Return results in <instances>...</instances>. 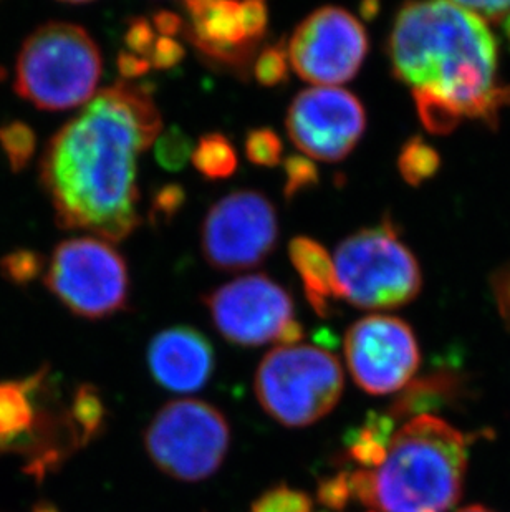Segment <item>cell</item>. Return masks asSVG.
Wrapping results in <instances>:
<instances>
[{"instance_id":"obj_1","label":"cell","mask_w":510,"mask_h":512,"mask_svg":"<svg viewBox=\"0 0 510 512\" xmlns=\"http://www.w3.org/2000/svg\"><path fill=\"white\" fill-rule=\"evenodd\" d=\"M163 131L150 90L116 82L45 146L39 179L62 229L120 242L140 226L138 160Z\"/></svg>"},{"instance_id":"obj_2","label":"cell","mask_w":510,"mask_h":512,"mask_svg":"<svg viewBox=\"0 0 510 512\" xmlns=\"http://www.w3.org/2000/svg\"><path fill=\"white\" fill-rule=\"evenodd\" d=\"M388 57L395 77L413 88L426 130L446 135L462 120L494 125L510 103L499 78L496 37L464 2H413L396 14Z\"/></svg>"},{"instance_id":"obj_3","label":"cell","mask_w":510,"mask_h":512,"mask_svg":"<svg viewBox=\"0 0 510 512\" xmlns=\"http://www.w3.org/2000/svg\"><path fill=\"white\" fill-rule=\"evenodd\" d=\"M466 435L438 416L419 415L391 438L375 474L380 512H446L459 503L467 468Z\"/></svg>"},{"instance_id":"obj_4","label":"cell","mask_w":510,"mask_h":512,"mask_svg":"<svg viewBox=\"0 0 510 512\" xmlns=\"http://www.w3.org/2000/svg\"><path fill=\"white\" fill-rule=\"evenodd\" d=\"M103 58L92 35L53 20L25 39L15 63V92L45 112L87 105L102 78Z\"/></svg>"},{"instance_id":"obj_5","label":"cell","mask_w":510,"mask_h":512,"mask_svg":"<svg viewBox=\"0 0 510 512\" xmlns=\"http://www.w3.org/2000/svg\"><path fill=\"white\" fill-rule=\"evenodd\" d=\"M333 262L340 299L357 309H398L423 287L421 267L390 219L347 237Z\"/></svg>"},{"instance_id":"obj_6","label":"cell","mask_w":510,"mask_h":512,"mask_svg":"<svg viewBox=\"0 0 510 512\" xmlns=\"http://www.w3.org/2000/svg\"><path fill=\"white\" fill-rule=\"evenodd\" d=\"M338 358L310 345L277 347L255 373L260 405L282 425L300 428L328 415L343 392Z\"/></svg>"},{"instance_id":"obj_7","label":"cell","mask_w":510,"mask_h":512,"mask_svg":"<svg viewBox=\"0 0 510 512\" xmlns=\"http://www.w3.org/2000/svg\"><path fill=\"white\" fill-rule=\"evenodd\" d=\"M45 285L73 314L98 320L126 309L130 297L128 266L98 237H73L55 247Z\"/></svg>"},{"instance_id":"obj_8","label":"cell","mask_w":510,"mask_h":512,"mask_svg":"<svg viewBox=\"0 0 510 512\" xmlns=\"http://www.w3.org/2000/svg\"><path fill=\"white\" fill-rule=\"evenodd\" d=\"M229 425L221 411L206 401H169L145 433L153 463L181 481H201L216 473L229 448Z\"/></svg>"},{"instance_id":"obj_9","label":"cell","mask_w":510,"mask_h":512,"mask_svg":"<svg viewBox=\"0 0 510 512\" xmlns=\"http://www.w3.org/2000/svg\"><path fill=\"white\" fill-rule=\"evenodd\" d=\"M279 219L274 204L259 191H236L217 201L203 223L206 261L219 271H246L274 252Z\"/></svg>"},{"instance_id":"obj_10","label":"cell","mask_w":510,"mask_h":512,"mask_svg":"<svg viewBox=\"0 0 510 512\" xmlns=\"http://www.w3.org/2000/svg\"><path fill=\"white\" fill-rule=\"evenodd\" d=\"M290 65L315 87H337L360 72L368 54V35L360 20L342 7H322L295 29Z\"/></svg>"},{"instance_id":"obj_11","label":"cell","mask_w":510,"mask_h":512,"mask_svg":"<svg viewBox=\"0 0 510 512\" xmlns=\"http://www.w3.org/2000/svg\"><path fill=\"white\" fill-rule=\"evenodd\" d=\"M348 368L358 387L388 395L408 385L421 363L418 342L405 320L368 315L345 335Z\"/></svg>"},{"instance_id":"obj_12","label":"cell","mask_w":510,"mask_h":512,"mask_svg":"<svg viewBox=\"0 0 510 512\" xmlns=\"http://www.w3.org/2000/svg\"><path fill=\"white\" fill-rule=\"evenodd\" d=\"M285 125L290 140L307 158L337 163L352 153L365 133L366 112L343 88L312 87L290 103Z\"/></svg>"},{"instance_id":"obj_13","label":"cell","mask_w":510,"mask_h":512,"mask_svg":"<svg viewBox=\"0 0 510 512\" xmlns=\"http://www.w3.org/2000/svg\"><path fill=\"white\" fill-rule=\"evenodd\" d=\"M219 334L242 347L277 342L285 325L294 320L289 290L270 277H239L204 297Z\"/></svg>"},{"instance_id":"obj_14","label":"cell","mask_w":510,"mask_h":512,"mask_svg":"<svg viewBox=\"0 0 510 512\" xmlns=\"http://www.w3.org/2000/svg\"><path fill=\"white\" fill-rule=\"evenodd\" d=\"M148 365L161 387L176 393L198 392L214 372V350L201 332L179 325L151 340Z\"/></svg>"},{"instance_id":"obj_15","label":"cell","mask_w":510,"mask_h":512,"mask_svg":"<svg viewBox=\"0 0 510 512\" xmlns=\"http://www.w3.org/2000/svg\"><path fill=\"white\" fill-rule=\"evenodd\" d=\"M183 7L189 20L184 24V35L201 54L227 67L247 68L259 44L247 39L239 2L191 0Z\"/></svg>"},{"instance_id":"obj_16","label":"cell","mask_w":510,"mask_h":512,"mask_svg":"<svg viewBox=\"0 0 510 512\" xmlns=\"http://www.w3.org/2000/svg\"><path fill=\"white\" fill-rule=\"evenodd\" d=\"M44 378L45 372H37L25 380L0 382V451L24 448L39 430L35 397Z\"/></svg>"},{"instance_id":"obj_17","label":"cell","mask_w":510,"mask_h":512,"mask_svg":"<svg viewBox=\"0 0 510 512\" xmlns=\"http://www.w3.org/2000/svg\"><path fill=\"white\" fill-rule=\"evenodd\" d=\"M289 256L304 284L308 304L322 319H327L332 314V300L340 299L332 257L322 244L305 236L290 241Z\"/></svg>"},{"instance_id":"obj_18","label":"cell","mask_w":510,"mask_h":512,"mask_svg":"<svg viewBox=\"0 0 510 512\" xmlns=\"http://www.w3.org/2000/svg\"><path fill=\"white\" fill-rule=\"evenodd\" d=\"M458 378L446 373H438L433 377H426L418 382L411 383L406 392L395 401L391 408V415L396 418L411 416L413 413H423L431 408H439L458 397Z\"/></svg>"},{"instance_id":"obj_19","label":"cell","mask_w":510,"mask_h":512,"mask_svg":"<svg viewBox=\"0 0 510 512\" xmlns=\"http://www.w3.org/2000/svg\"><path fill=\"white\" fill-rule=\"evenodd\" d=\"M393 421L390 416L371 413L360 430L353 431L348 438V453L363 466H381L390 445Z\"/></svg>"},{"instance_id":"obj_20","label":"cell","mask_w":510,"mask_h":512,"mask_svg":"<svg viewBox=\"0 0 510 512\" xmlns=\"http://www.w3.org/2000/svg\"><path fill=\"white\" fill-rule=\"evenodd\" d=\"M105 418V405L97 388L93 385H82L75 392L70 413H68V428L70 438L77 446H85L102 428Z\"/></svg>"},{"instance_id":"obj_21","label":"cell","mask_w":510,"mask_h":512,"mask_svg":"<svg viewBox=\"0 0 510 512\" xmlns=\"http://www.w3.org/2000/svg\"><path fill=\"white\" fill-rule=\"evenodd\" d=\"M193 163L209 179L229 178L237 168V155L231 141L221 133H209L193 151Z\"/></svg>"},{"instance_id":"obj_22","label":"cell","mask_w":510,"mask_h":512,"mask_svg":"<svg viewBox=\"0 0 510 512\" xmlns=\"http://www.w3.org/2000/svg\"><path fill=\"white\" fill-rule=\"evenodd\" d=\"M441 166L438 151L424 143L423 138H411L401 148L398 168L406 183L419 186L426 179L433 178Z\"/></svg>"},{"instance_id":"obj_23","label":"cell","mask_w":510,"mask_h":512,"mask_svg":"<svg viewBox=\"0 0 510 512\" xmlns=\"http://www.w3.org/2000/svg\"><path fill=\"white\" fill-rule=\"evenodd\" d=\"M0 146L9 160L10 170L22 173L37 151V135L24 121H10L0 126Z\"/></svg>"},{"instance_id":"obj_24","label":"cell","mask_w":510,"mask_h":512,"mask_svg":"<svg viewBox=\"0 0 510 512\" xmlns=\"http://www.w3.org/2000/svg\"><path fill=\"white\" fill-rule=\"evenodd\" d=\"M193 151V141L178 126L161 131L154 141V156L164 170H183L193 158Z\"/></svg>"},{"instance_id":"obj_25","label":"cell","mask_w":510,"mask_h":512,"mask_svg":"<svg viewBox=\"0 0 510 512\" xmlns=\"http://www.w3.org/2000/svg\"><path fill=\"white\" fill-rule=\"evenodd\" d=\"M45 257L34 249H15L0 259V274L14 285H29L44 272Z\"/></svg>"},{"instance_id":"obj_26","label":"cell","mask_w":510,"mask_h":512,"mask_svg":"<svg viewBox=\"0 0 510 512\" xmlns=\"http://www.w3.org/2000/svg\"><path fill=\"white\" fill-rule=\"evenodd\" d=\"M289 52L284 42L269 45L255 58V80L264 87H275L289 80Z\"/></svg>"},{"instance_id":"obj_27","label":"cell","mask_w":510,"mask_h":512,"mask_svg":"<svg viewBox=\"0 0 510 512\" xmlns=\"http://www.w3.org/2000/svg\"><path fill=\"white\" fill-rule=\"evenodd\" d=\"M284 145L279 135L270 128L252 130L246 138V155L254 165L274 168L280 165Z\"/></svg>"},{"instance_id":"obj_28","label":"cell","mask_w":510,"mask_h":512,"mask_svg":"<svg viewBox=\"0 0 510 512\" xmlns=\"http://www.w3.org/2000/svg\"><path fill=\"white\" fill-rule=\"evenodd\" d=\"M285 188L284 196L287 201L297 198L300 193L315 188L320 183V174L307 156L290 155L284 163Z\"/></svg>"},{"instance_id":"obj_29","label":"cell","mask_w":510,"mask_h":512,"mask_svg":"<svg viewBox=\"0 0 510 512\" xmlns=\"http://www.w3.org/2000/svg\"><path fill=\"white\" fill-rule=\"evenodd\" d=\"M252 512H312V501L307 494L279 486L260 496Z\"/></svg>"},{"instance_id":"obj_30","label":"cell","mask_w":510,"mask_h":512,"mask_svg":"<svg viewBox=\"0 0 510 512\" xmlns=\"http://www.w3.org/2000/svg\"><path fill=\"white\" fill-rule=\"evenodd\" d=\"M186 203V191L179 184H166L154 193L150 218L153 224H166L173 221Z\"/></svg>"},{"instance_id":"obj_31","label":"cell","mask_w":510,"mask_h":512,"mask_svg":"<svg viewBox=\"0 0 510 512\" xmlns=\"http://www.w3.org/2000/svg\"><path fill=\"white\" fill-rule=\"evenodd\" d=\"M239 15H241L242 27L246 32L247 39L252 40L255 44H260V40L264 39L269 25V12L264 2H242L239 4Z\"/></svg>"},{"instance_id":"obj_32","label":"cell","mask_w":510,"mask_h":512,"mask_svg":"<svg viewBox=\"0 0 510 512\" xmlns=\"http://www.w3.org/2000/svg\"><path fill=\"white\" fill-rule=\"evenodd\" d=\"M352 498L350 474L340 473L333 478L323 479L318 486V501L328 508L343 509Z\"/></svg>"},{"instance_id":"obj_33","label":"cell","mask_w":510,"mask_h":512,"mask_svg":"<svg viewBox=\"0 0 510 512\" xmlns=\"http://www.w3.org/2000/svg\"><path fill=\"white\" fill-rule=\"evenodd\" d=\"M154 42H156L154 27L148 20L143 19V17L130 20L125 32V44L130 49L128 52L140 55V57L150 58Z\"/></svg>"},{"instance_id":"obj_34","label":"cell","mask_w":510,"mask_h":512,"mask_svg":"<svg viewBox=\"0 0 510 512\" xmlns=\"http://www.w3.org/2000/svg\"><path fill=\"white\" fill-rule=\"evenodd\" d=\"M184 54H186L184 47L179 44L178 40L161 37L154 42L148 60H150L151 67L166 70V68L176 67L183 60Z\"/></svg>"},{"instance_id":"obj_35","label":"cell","mask_w":510,"mask_h":512,"mask_svg":"<svg viewBox=\"0 0 510 512\" xmlns=\"http://www.w3.org/2000/svg\"><path fill=\"white\" fill-rule=\"evenodd\" d=\"M487 24L499 25L510 40V2H464Z\"/></svg>"},{"instance_id":"obj_36","label":"cell","mask_w":510,"mask_h":512,"mask_svg":"<svg viewBox=\"0 0 510 512\" xmlns=\"http://www.w3.org/2000/svg\"><path fill=\"white\" fill-rule=\"evenodd\" d=\"M350 489L352 496L365 506L375 508V474L373 471L360 469L350 474Z\"/></svg>"},{"instance_id":"obj_37","label":"cell","mask_w":510,"mask_h":512,"mask_svg":"<svg viewBox=\"0 0 510 512\" xmlns=\"http://www.w3.org/2000/svg\"><path fill=\"white\" fill-rule=\"evenodd\" d=\"M116 67L121 77L126 82L136 80L143 77L145 73L150 72L151 63L148 58L140 57V55L131 54V52H121L116 60Z\"/></svg>"},{"instance_id":"obj_38","label":"cell","mask_w":510,"mask_h":512,"mask_svg":"<svg viewBox=\"0 0 510 512\" xmlns=\"http://www.w3.org/2000/svg\"><path fill=\"white\" fill-rule=\"evenodd\" d=\"M154 29L158 30L163 37L173 39V35L179 34L184 30V22L181 15L169 12V10H159L153 17Z\"/></svg>"},{"instance_id":"obj_39","label":"cell","mask_w":510,"mask_h":512,"mask_svg":"<svg viewBox=\"0 0 510 512\" xmlns=\"http://www.w3.org/2000/svg\"><path fill=\"white\" fill-rule=\"evenodd\" d=\"M302 339H304V327L300 325L299 320L294 319L285 325V329L282 330V334L279 335L277 342L280 343V347H292V345H297Z\"/></svg>"},{"instance_id":"obj_40","label":"cell","mask_w":510,"mask_h":512,"mask_svg":"<svg viewBox=\"0 0 510 512\" xmlns=\"http://www.w3.org/2000/svg\"><path fill=\"white\" fill-rule=\"evenodd\" d=\"M378 9H380V5L375 4V2H365V4L360 5L361 17L371 20L378 14Z\"/></svg>"},{"instance_id":"obj_41","label":"cell","mask_w":510,"mask_h":512,"mask_svg":"<svg viewBox=\"0 0 510 512\" xmlns=\"http://www.w3.org/2000/svg\"><path fill=\"white\" fill-rule=\"evenodd\" d=\"M32 512H60L55 506L49 503H40L35 506L34 511Z\"/></svg>"},{"instance_id":"obj_42","label":"cell","mask_w":510,"mask_h":512,"mask_svg":"<svg viewBox=\"0 0 510 512\" xmlns=\"http://www.w3.org/2000/svg\"><path fill=\"white\" fill-rule=\"evenodd\" d=\"M458 512H494L491 509L484 508V506H469V508L461 509Z\"/></svg>"}]
</instances>
